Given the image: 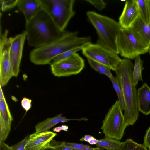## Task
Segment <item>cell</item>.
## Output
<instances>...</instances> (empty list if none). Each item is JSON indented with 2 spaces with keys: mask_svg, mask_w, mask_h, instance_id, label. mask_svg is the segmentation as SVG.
<instances>
[{
  "mask_svg": "<svg viewBox=\"0 0 150 150\" xmlns=\"http://www.w3.org/2000/svg\"><path fill=\"white\" fill-rule=\"evenodd\" d=\"M77 31L65 30L60 37L45 45L35 48L30 52L31 62L38 65L50 64L52 60L57 55L67 51L83 47L91 42L90 36L80 37Z\"/></svg>",
  "mask_w": 150,
  "mask_h": 150,
  "instance_id": "1",
  "label": "cell"
},
{
  "mask_svg": "<svg viewBox=\"0 0 150 150\" xmlns=\"http://www.w3.org/2000/svg\"><path fill=\"white\" fill-rule=\"evenodd\" d=\"M65 31H61L47 13L41 8L25 23V31L28 43L29 45L35 48L57 39Z\"/></svg>",
  "mask_w": 150,
  "mask_h": 150,
  "instance_id": "2",
  "label": "cell"
},
{
  "mask_svg": "<svg viewBox=\"0 0 150 150\" xmlns=\"http://www.w3.org/2000/svg\"><path fill=\"white\" fill-rule=\"evenodd\" d=\"M134 65L129 59H122L115 71L122 89L124 115L129 125H133L139 116L137 90L133 77Z\"/></svg>",
  "mask_w": 150,
  "mask_h": 150,
  "instance_id": "3",
  "label": "cell"
},
{
  "mask_svg": "<svg viewBox=\"0 0 150 150\" xmlns=\"http://www.w3.org/2000/svg\"><path fill=\"white\" fill-rule=\"evenodd\" d=\"M86 15L97 31L98 37L97 43L118 54L117 39L122 29L119 22L93 11L87 12Z\"/></svg>",
  "mask_w": 150,
  "mask_h": 150,
  "instance_id": "4",
  "label": "cell"
},
{
  "mask_svg": "<svg viewBox=\"0 0 150 150\" xmlns=\"http://www.w3.org/2000/svg\"><path fill=\"white\" fill-rule=\"evenodd\" d=\"M41 8L49 15L58 29L65 30L74 16V0H38Z\"/></svg>",
  "mask_w": 150,
  "mask_h": 150,
  "instance_id": "5",
  "label": "cell"
},
{
  "mask_svg": "<svg viewBox=\"0 0 150 150\" xmlns=\"http://www.w3.org/2000/svg\"><path fill=\"white\" fill-rule=\"evenodd\" d=\"M116 45L118 54L129 59H135L148 50V47L131 28L121 30L117 38Z\"/></svg>",
  "mask_w": 150,
  "mask_h": 150,
  "instance_id": "6",
  "label": "cell"
},
{
  "mask_svg": "<svg viewBox=\"0 0 150 150\" xmlns=\"http://www.w3.org/2000/svg\"><path fill=\"white\" fill-rule=\"evenodd\" d=\"M117 100L109 109L103 121L101 129L105 137L120 141L129 124Z\"/></svg>",
  "mask_w": 150,
  "mask_h": 150,
  "instance_id": "7",
  "label": "cell"
},
{
  "mask_svg": "<svg viewBox=\"0 0 150 150\" xmlns=\"http://www.w3.org/2000/svg\"><path fill=\"white\" fill-rule=\"evenodd\" d=\"M82 51L87 59L104 64L114 71L122 60L118 54L97 43H89L83 47Z\"/></svg>",
  "mask_w": 150,
  "mask_h": 150,
  "instance_id": "8",
  "label": "cell"
},
{
  "mask_svg": "<svg viewBox=\"0 0 150 150\" xmlns=\"http://www.w3.org/2000/svg\"><path fill=\"white\" fill-rule=\"evenodd\" d=\"M8 33L7 30L0 33V83L2 87L6 85L13 76L10 57L12 37H8Z\"/></svg>",
  "mask_w": 150,
  "mask_h": 150,
  "instance_id": "9",
  "label": "cell"
},
{
  "mask_svg": "<svg viewBox=\"0 0 150 150\" xmlns=\"http://www.w3.org/2000/svg\"><path fill=\"white\" fill-rule=\"evenodd\" d=\"M85 66L84 60L75 52L67 58L50 65L52 73L58 77L75 75L81 72Z\"/></svg>",
  "mask_w": 150,
  "mask_h": 150,
  "instance_id": "10",
  "label": "cell"
},
{
  "mask_svg": "<svg viewBox=\"0 0 150 150\" xmlns=\"http://www.w3.org/2000/svg\"><path fill=\"white\" fill-rule=\"evenodd\" d=\"M26 38V36L25 30L12 37L10 57L13 76L17 77L20 71V67Z\"/></svg>",
  "mask_w": 150,
  "mask_h": 150,
  "instance_id": "11",
  "label": "cell"
},
{
  "mask_svg": "<svg viewBox=\"0 0 150 150\" xmlns=\"http://www.w3.org/2000/svg\"><path fill=\"white\" fill-rule=\"evenodd\" d=\"M57 134L50 131L36 133L29 136L25 150H44L48 147Z\"/></svg>",
  "mask_w": 150,
  "mask_h": 150,
  "instance_id": "12",
  "label": "cell"
},
{
  "mask_svg": "<svg viewBox=\"0 0 150 150\" xmlns=\"http://www.w3.org/2000/svg\"><path fill=\"white\" fill-rule=\"evenodd\" d=\"M13 118L5 97L0 98V143L4 142L11 129Z\"/></svg>",
  "mask_w": 150,
  "mask_h": 150,
  "instance_id": "13",
  "label": "cell"
},
{
  "mask_svg": "<svg viewBox=\"0 0 150 150\" xmlns=\"http://www.w3.org/2000/svg\"><path fill=\"white\" fill-rule=\"evenodd\" d=\"M139 15L136 0H127L118 22L122 28L128 29L131 27Z\"/></svg>",
  "mask_w": 150,
  "mask_h": 150,
  "instance_id": "14",
  "label": "cell"
},
{
  "mask_svg": "<svg viewBox=\"0 0 150 150\" xmlns=\"http://www.w3.org/2000/svg\"><path fill=\"white\" fill-rule=\"evenodd\" d=\"M137 98L139 111L146 115L150 114V87L146 83L137 90Z\"/></svg>",
  "mask_w": 150,
  "mask_h": 150,
  "instance_id": "15",
  "label": "cell"
},
{
  "mask_svg": "<svg viewBox=\"0 0 150 150\" xmlns=\"http://www.w3.org/2000/svg\"><path fill=\"white\" fill-rule=\"evenodd\" d=\"M17 6L24 15L26 22L32 18L41 8L38 0H18Z\"/></svg>",
  "mask_w": 150,
  "mask_h": 150,
  "instance_id": "16",
  "label": "cell"
},
{
  "mask_svg": "<svg viewBox=\"0 0 150 150\" xmlns=\"http://www.w3.org/2000/svg\"><path fill=\"white\" fill-rule=\"evenodd\" d=\"M130 28L149 47L150 42V26L149 24L145 23L139 15Z\"/></svg>",
  "mask_w": 150,
  "mask_h": 150,
  "instance_id": "17",
  "label": "cell"
},
{
  "mask_svg": "<svg viewBox=\"0 0 150 150\" xmlns=\"http://www.w3.org/2000/svg\"><path fill=\"white\" fill-rule=\"evenodd\" d=\"M59 114L53 117L49 118L38 123L35 126L36 133H39L49 131L51 128L60 122H64L71 120H84V118L79 119H68Z\"/></svg>",
  "mask_w": 150,
  "mask_h": 150,
  "instance_id": "18",
  "label": "cell"
},
{
  "mask_svg": "<svg viewBox=\"0 0 150 150\" xmlns=\"http://www.w3.org/2000/svg\"><path fill=\"white\" fill-rule=\"evenodd\" d=\"M122 143L120 141L105 137L103 138L98 139L96 145L106 150H118Z\"/></svg>",
  "mask_w": 150,
  "mask_h": 150,
  "instance_id": "19",
  "label": "cell"
},
{
  "mask_svg": "<svg viewBox=\"0 0 150 150\" xmlns=\"http://www.w3.org/2000/svg\"><path fill=\"white\" fill-rule=\"evenodd\" d=\"M134 59L133 77L134 84L136 86L139 81H143L142 72L144 68L143 67V62L140 58V55Z\"/></svg>",
  "mask_w": 150,
  "mask_h": 150,
  "instance_id": "20",
  "label": "cell"
},
{
  "mask_svg": "<svg viewBox=\"0 0 150 150\" xmlns=\"http://www.w3.org/2000/svg\"><path fill=\"white\" fill-rule=\"evenodd\" d=\"M136 1L140 17L145 23L149 24L148 0H136Z\"/></svg>",
  "mask_w": 150,
  "mask_h": 150,
  "instance_id": "21",
  "label": "cell"
},
{
  "mask_svg": "<svg viewBox=\"0 0 150 150\" xmlns=\"http://www.w3.org/2000/svg\"><path fill=\"white\" fill-rule=\"evenodd\" d=\"M87 59L90 65L96 71L105 75L109 78L112 76L111 72V69L109 67L91 59Z\"/></svg>",
  "mask_w": 150,
  "mask_h": 150,
  "instance_id": "22",
  "label": "cell"
},
{
  "mask_svg": "<svg viewBox=\"0 0 150 150\" xmlns=\"http://www.w3.org/2000/svg\"><path fill=\"white\" fill-rule=\"evenodd\" d=\"M118 150H149L143 144H138L131 139L122 142Z\"/></svg>",
  "mask_w": 150,
  "mask_h": 150,
  "instance_id": "23",
  "label": "cell"
},
{
  "mask_svg": "<svg viewBox=\"0 0 150 150\" xmlns=\"http://www.w3.org/2000/svg\"><path fill=\"white\" fill-rule=\"evenodd\" d=\"M109 79L117 94L118 100L121 108L123 111L124 109V103L122 89L120 83L116 76L115 77L112 75Z\"/></svg>",
  "mask_w": 150,
  "mask_h": 150,
  "instance_id": "24",
  "label": "cell"
},
{
  "mask_svg": "<svg viewBox=\"0 0 150 150\" xmlns=\"http://www.w3.org/2000/svg\"><path fill=\"white\" fill-rule=\"evenodd\" d=\"M63 145L76 150H100L103 148L98 147L93 148L82 144L62 142Z\"/></svg>",
  "mask_w": 150,
  "mask_h": 150,
  "instance_id": "25",
  "label": "cell"
},
{
  "mask_svg": "<svg viewBox=\"0 0 150 150\" xmlns=\"http://www.w3.org/2000/svg\"><path fill=\"white\" fill-rule=\"evenodd\" d=\"M83 47H79L70 50L57 55L51 61L50 65L54 64L59 61L64 60L68 57L73 53L76 52L77 51L82 50Z\"/></svg>",
  "mask_w": 150,
  "mask_h": 150,
  "instance_id": "26",
  "label": "cell"
},
{
  "mask_svg": "<svg viewBox=\"0 0 150 150\" xmlns=\"http://www.w3.org/2000/svg\"><path fill=\"white\" fill-rule=\"evenodd\" d=\"M18 0H0V9L4 12L11 9L17 6Z\"/></svg>",
  "mask_w": 150,
  "mask_h": 150,
  "instance_id": "27",
  "label": "cell"
},
{
  "mask_svg": "<svg viewBox=\"0 0 150 150\" xmlns=\"http://www.w3.org/2000/svg\"><path fill=\"white\" fill-rule=\"evenodd\" d=\"M62 142L57 141L53 139L50 145L56 150H76L63 145Z\"/></svg>",
  "mask_w": 150,
  "mask_h": 150,
  "instance_id": "28",
  "label": "cell"
},
{
  "mask_svg": "<svg viewBox=\"0 0 150 150\" xmlns=\"http://www.w3.org/2000/svg\"><path fill=\"white\" fill-rule=\"evenodd\" d=\"M85 1L93 6L99 11L103 10L105 7L106 5V3L103 0H86Z\"/></svg>",
  "mask_w": 150,
  "mask_h": 150,
  "instance_id": "29",
  "label": "cell"
},
{
  "mask_svg": "<svg viewBox=\"0 0 150 150\" xmlns=\"http://www.w3.org/2000/svg\"><path fill=\"white\" fill-rule=\"evenodd\" d=\"M29 139V136L12 146L13 150H25V146Z\"/></svg>",
  "mask_w": 150,
  "mask_h": 150,
  "instance_id": "30",
  "label": "cell"
},
{
  "mask_svg": "<svg viewBox=\"0 0 150 150\" xmlns=\"http://www.w3.org/2000/svg\"><path fill=\"white\" fill-rule=\"evenodd\" d=\"M32 100L29 98L24 97L21 101V105L22 108L26 112L29 110L31 107Z\"/></svg>",
  "mask_w": 150,
  "mask_h": 150,
  "instance_id": "31",
  "label": "cell"
},
{
  "mask_svg": "<svg viewBox=\"0 0 150 150\" xmlns=\"http://www.w3.org/2000/svg\"><path fill=\"white\" fill-rule=\"evenodd\" d=\"M143 144L149 150L150 149V126L146 132Z\"/></svg>",
  "mask_w": 150,
  "mask_h": 150,
  "instance_id": "32",
  "label": "cell"
},
{
  "mask_svg": "<svg viewBox=\"0 0 150 150\" xmlns=\"http://www.w3.org/2000/svg\"><path fill=\"white\" fill-rule=\"evenodd\" d=\"M68 127L66 125H62L60 126L55 127L53 129V130L54 132H59L61 130L65 131H67L68 130Z\"/></svg>",
  "mask_w": 150,
  "mask_h": 150,
  "instance_id": "33",
  "label": "cell"
},
{
  "mask_svg": "<svg viewBox=\"0 0 150 150\" xmlns=\"http://www.w3.org/2000/svg\"><path fill=\"white\" fill-rule=\"evenodd\" d=\"M0 150H13L12 146H10L4 143H0Z\"/></svg>",
  "mask_w": 150,
  "mask_h": 150,
  "instance_id": "34",
  "label": "cell"
},
{
  "mask_svg": "<svg viewBox=\"0 0 150 150\" xmlns=\"http://www.w3.org/2000/svg\"><path fill=\"white\" fill-rule=\"evenodd\" d=\"M93 137L90 135H86L82 137L80 139L81 141H85L88 142Z\"/></svg>",
  "mask_w": 150,
  "mask_h": 150,
  "instance_id": "35",
  "label": "cell"
},
{
  "mask_svg": "<svg viewBox=\"0 0 150 150\" xmlns=\"http://www.w3.org/2000/svg\"><path fill=\"white\" fill-rule=\"evenodd\" d=\"M98 142V140H97L93 137L92 139L88 142L91 145L96 144Z\"/></svg>",
  "mask_w": 150,
  "mask_h": 150,
  "instance_id": "36",
  "label": "cell"
},
{
  "mask_svg": "<svg viewBox=\"0 0 150 150\" xmlns=\"http://www.w3.org/2000/svg\"><path fill=\"white\" fill-rule=\"evenodd\" d=\"M148 5L149 8V23L150 26V0H148Z\"/></svg>",
  "mask_w": 150,
  "mask_h": 150,
  "instance_id": "37",
  "label": "cell"
},
{
  "mask_svg": "<svg viewBox=\"0 0 150 150\" xmlns=\"http://www.w3.org/2000/svg\"><path fill=\"white\" fill-rule=\"evenodd\" d=\"M44 150H56L54 149L52 147L50 146L47 147V148L45 149Z\"/></svg>",
  "mask_w": 150,
  "mask_h": 150,
  "instance_id": "38",
  "label": "cell"
},
{
  "mask_svg": "<svg viewBox=\"0 0 150 150\" xmlns=\"http://www.w3.org/2000/svg\"><path fill=\"white\" fill-rule=\"evenodd\" d=\"M148 52H149L150 55V42L148 47Z\"/></svg>",
  "mask_w": 150,
  "mask_h": 150,
  "instance_id": "39",
  "label": "cell"
},
{
  "mask_svg": "<svg viewBox=\"0 0 150 150\" xmlns=\"http://www.w3.org/2000/svg\"><path fill=\"white\" fill-rule=\"evenodd\" d=\"M100 150H104V149H100Z\"/></svg>",
  "mask_w": 150,
  "mask_h": 150,
  "instance_id": "40",
  "label": "cell"
},
{
  "mask_svg": "<svg viewBox=\"0 0 150 150\" xmlns=\"http://www.w3.org/2000/svg\"><path fill=\"white\" fill-rule=\"evenodd\" d=\"M149 150H150V149Z\"/></svg>",
  "mask_w": 150,
  "mask_h": 150,
  "instance_id": "41",
  "label": "cell"
}]
</instances>
